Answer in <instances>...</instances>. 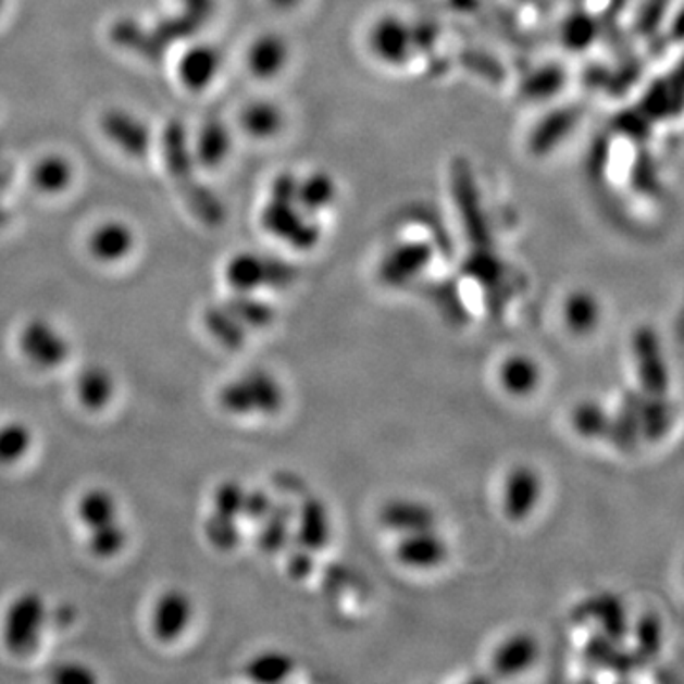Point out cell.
<instances>
[{"instance_id": "obj_46", "label": "cell", "mask_w": 684, "mask_h": 684, "mask_svg": "<svg viewBox=\"0 0 684 684\" xmlns=\"http://www.w3.org/2000/svg\"><path fill=\"white\" fill-rule=\"evenodd\" d=\"M52 681L58 684H90L96 683V675L84 663L67 662L53 670Z\"/></svg>"}, {"instance_id": "obj_36", "label": "cell", "mask_w": 684, "mask_h": 684, "mask_svg": "<svg viewBox=\"0 0 684 684\" xmlns=\"http://www.w3.org/2000/svg\"><path fill=\"white\" fill-rule=\"evenodd\" d=\"M641 436L656 442L666 436L671 424V403L668 396H655L643 391L639 406Z\"/></svg>"}, {"instance_id": "obj_5", "label": "cell", "mask_w": 684, "mask_h": 684, "mask_svg": "<svg viewBox=\"0 0 684 684\" xmlns=\"http://www.w3.org/2000/svg\"><path fill=\"white\" fill-rule=\"evenodd\" d=\"M299 278L297 266L278 257L263 256L256 251H240L225 264V282L231 291L257 294L264 287L284 289Z\"/></svg>"}, {"instance_id": "obj_37", "label": "cell", "mask_w": 684, "mask_h": 684, "mask_svg": "<svg viewBox=\"0 0 684 684\" xmlns=\"http://www.w3.org/2000/svg\"><path fill=\"white\" fill-rule=\"evenodd\" d=\"M294 668L291 656L279 650H266L249 660L246 666V675L256 683L276 684L286 681L294 673Z\"/></svg>"}, {"instance_id": "obj_19", "label": "cell", "mask_w": 684, "mask_h": 684, "mask_svg": "<svg viewBox=\"0 0 684 684\" xmlns=\"http://www.w3.org/2000/svg\"><path fill=\"white\" fill-rule=\"evenodd\" d=\"M75 396L78 403L90 413H101L116 396V378L103 363H88L76 375Z\"/></svg>"}, {"instance_id": "obj_33", "label": "cell", "mask_w": 684, "mask_h": 684, "mask_svg": "<svg viewBox=\"0 0 684 684\" xmlns=\"http://www.w3.org/2000/svg\"><path fill=\"white\" fill-rule=\"evenodd\" d=\"M203 327L211 339L228 350H238L248 337V329L228 312L225 304H211L203 310Z\"/></svg>"}, {"instance_id": "obj_2", "label": "cell", "mask_w": 684, "mask_h": 684, "mask_svg": "<svg viewBox=\"0 0 684 684\" xmlns=\"http://www.w3.org/2000/svg\"><path fill=\"white\" fill-rule=\"evenodd\" d=\"M217 403L233 416H274L286 403V394L272 373L251 369L221 386Z\"/></svg>"}, {"instance_id": "obj_17", "label": "cell", "mask_w": 684, "mask_h": 684, "mask_svg": "<svg viewBox=\"0 0 684 684\" xmlns=\"http://www.w3.org/2000/svg\"><path fill=\"white\" fill-rule=\"evenodd\" d=\"M542 497V477L534 468L519 464L505 482V513L510 521L521 523L536 510Z\"/></svg>"}, {"instance_id": "obj_16", "label": "cell", "mask_w": 684, "mask_h": 684, "mask_svg": "<svg viewBox=\"0 0 684 684\" xmlns=\"http://www.w3.org/2000/svg\"><path fill=\"white\" fill-rule=\"evenodd\" d=\"M221 69H223L221 50L215 45L202 42V45L190 46L187 52L181 55L177 63V78L185 90L202 94L217 80Z\"/></svg>"}, {"instance_id": "obj_23", "label": "cell", "mask_w": 684, "mask_h": 684, "mask_svg": "<svg viewBox=\"0 0 684 684\" xmlns=\"http://www.w3.org/2000/svg\"><path fill=\"white\" fill-rule=\"evenodd\" d=\"M378 519L384 528L398 534L436 528V512L424 502L411 498H394L381 508Z\"/></svg>"}, {"instance_id": "obj_28", "label": "cell", "mask_w": 684, "mask_h": 684, "mask_svg": "<svg viewBox=\"0 0 684 684\" xmlns=\"http://www.w3.org/2000/svg\"><path fill=\"white\" fill-rule=\"evenodd\" d=\"M190 149H192L196 166L206 167V170L223 166L233 151L231 129L226 128L225 122H206Z\"/></svg>"}, {"instance_id": "obj_26", "label": "cell", "mask_w": 684, "mask_h": 684, "mask_svg": "<svg viewBox=\"0 0 684 684\" xmlns=\"http://www.w3.org/2000/svg\"><path fill=\"white\" fill-rule=\"evenodd\" d=\"M240 128L249 139L271 141L286 128V113L274 101L256 99L241 107Z\"/></svg>"}, {"instance_id": "obj_35", "label": "cell", "mask_w": 684, "mask_h": 684, "mask_svg": "<svg viewBox=\"0 0 684 684\" xmlns=\"http://www.w3.org/2000/svg\"><path fill=\"white\" fill-rule=\"evenodd\" d=\"M33 430L23 421L0 424V467L10 468L27 459L33 449Z\"/></svg>"}, {"instance_id": "obj_39", "label": "cell", "mask_w": 684, "mask_h": 684, "mask_svg": "<svg viewBox=\"0 0 684 684\" xmlns=\"http://www.w3.org/2000/svg\"><path fill=\"white\" fill-rule=\"evenodd\" d=\"M599 30L601 27L594 15L584 10H576L564 17L561 25V38H563V45L572 52H584L594 46L599 37Z\"/></svg>"}, {"instance_id": "obj_47", "label": "cell", "mask_w": 684, "mask_h": 684, "mask_svg": "<svg viewBox=\"0 0 684 684\" xmlns=\"http://www.w3.org/2000/svg\"><path fill=\"white\" fill-rule=\"evenodd\" d=\"M314 571V556L309 549L297 548L291 549V554L287 557V572L294 580L309 579L310 572Z\"/></svg>"}, {"instance_id": "obj_41", "label": "cell", "mask_w": 684, "mask_h": 684, "mask_svg": "<svg viewBox=\"0 0 684 684\" xmlns=\"http://www.w3.org/2000/svg\"><path fill=\"white\" fill-rule=\"evenodd\" d=\"M238 521L240 519L211 512L210 518L203 523V534H206V540L210 542L211 548L219 551H233L238 548L241 540Z\"/></svg>"}, {"instance_id": "obj_45", "label": "cell", "mask_w": 684, "mask_h": 684, "mask_svg": "<svg viewBox=\"0 0 684 684\" xmlns=\"http://www.w3.org/2000/svg\"><path fill=\"white\" fill-rule=\"evenodd\" d=\"M274 506L271 495L263 489L246 490L241 518L248 519L251 523H261Z\"/></svg>"}, {"instance_id": "obj_20", "label": "cell", "mask_w": 684, "mask_h": 684, "mask_svg": "<svg viewBox=\"0 0 684 684\" xmlns=\"http://www.w3.org/2000/svg\"><path fill=\"white\" fill-rule=\"evenodd\" d=\"M576 617L580 620L592 618L599 624V632L605 633L610 639L624 643L625 637L630 635V620L625 612L624 602L620 601V597L612 594H599L589 597L576 609Z\"/></svg>"}, {"instance_id": "obj_13", "label": "cell", "mask_w": 684, "mask_h": 684, "mask_svg": "<svg viewBox=\"0 0 684 684\" xmlns=\"http://www.w3.org/2000/svg\"><path fill=\"white\" fill-rule=\"evenodd\" d=\"M289 61H291V46L284 35L274 30L257 35L246 52L249 75L261 83L278 78L289 67Z\"/></svg>"}, {"instance_id": "obj_8", "label": "cell", "mask_w": 684, "mask_h": 684, "mask_svg": "<svg viewBox=\"0 0 684 684\" xmlns=\"http://www.w3.org/2000/svg\"><path fill=\"white\" fill-rule=\"evenodd\" d=\"M368 48L384 67L411 65L416 55L413 22L399 14L378 15L369 27Z\"/></svg>"}, {"instance_id": "obj_24", "label": "cell", "mask_w": 684, "mask_h": 684, "mask_svg": "<svg viewBox=\"0 0 684 684\" xmlns=\"http://www.w3.org/2000/svg\"><path fill=\"white\" fill-rule=\"evenodd\" d=\"M538 656H540V647L533 635L513 633L498 645L490 663L498 677L510 679L528 670L538 660Z\"/></svg>"}, {"instance_id": "obj_43", "label": "cell", "mask_w": 684, "mask_h": 684, "mask_svg": "<svg viewBox=\"0 0 684 684\" xmlns=\"http://www.w3.org/2000/svg\"><path fill=\"white\" fill-rule=\"evenodd\" d=\"M246 490L248 489L241 483L234 482V480H226V482L221 483L213 493V512L241 519Z\"/></svg>"}, {"instance_id": "obj_10", "label": "cell", "mask_w": 684, "mask_h": 684, "mask_svg": "<svg viewBox=\"0 0 684 684\" xmlns=\"http://www.w3.org/2000/svg\"><path fill=\"white\" fill-rule=\"evenodd\" d=\"M196 609L192 597L179 587H170L157 597L151 610V632L160 643L172 645L192 625Z\"/></svg>"}, {"instance_id": "obj_29", "label": "cell", "mask_w": 684, "mask_h": 684, "mask_svg": "<svg viewBox=\"0 0 684 684\" xmlns=\"http://www.w3.org/2000/svg\"><path fill=\"white\" fill-rule=\"evenodd\" d=\"M498 381L513 398L531 396L542 383V369L538 361L526 353H513L506 358L498 371Z\"/></svg>"}, {"instance_id": "obj_3", "label": "cell", "mask_w": 684, "mask_h": 684, "mask_svg": "<svg viewBox=\"0 0 684 684\" xmlns=\"http://www.w3.org/2000/svg\"><path fill=\"white\" fill-rule=\"evenodd\" d=\"M50 610L38 592H23L2 617V643L14 658H30L42 645Z\"/></svg>"}, {"instance_id": "obj_25", "label": "cell", "mask_w": 684, "mask_h": 684, "mask_svg": "<svg viewBox=\"0 0 684 684\" xmlns=\"http://www.w3.org/2000/svg\"><path fill=\"white\" fill-rule=\"evenodd\" d=\"M584 656L587 662L601 668V670L614 671L618 675L627 677L633 671L639 670L645 663L641 662L635 650H625L622 643L610 639L605 633L597 632L589 637L584 647Z\"/></svg>"}, {"instance_id": "obj_21", "label": "cell", "mask_w": 684, "mask_h": 684, "mask_svg": "<svg viewBox=\"0 0 684 684\" xmlns=\"http://www.w3.org/2000/svg\"><path fill=\"white\" fill-rule=\"evenodd\" d=\"M295 544L309 551H322L332 538V521L327 506L320 498L302 500L295 512Z\"/></svg>"}, {"instance_id": "obj_32", "label": "cell", "mask_w": 684, "mask_h": 684, "mask_svg": "<svg viewBox=\"0 0 684 684\" xmlns=\"http://www.w3.org/2000/svg\"><path fill=\"white\" fill-rule=\"evenodd\" d=\"M601 302L597 299V295L587 289H576L564 299V324L576 335L595 332L601 322Z\"/></svg>"}, {"instance_id": "obj_7", "label": "cell", "mask_w": 684, "mask_h": 684, "mask_svg": "<svg viewBox=\"0 0 684 684\" xmlns=\"http://www.w3.org/2000/svg\"><path fill=\"white\" fill-rule=\"evenodd\" d=\"M17 350L30 368L55 371L71 358V343L58 325L46 318H30L17 335Z\"/></svg>"}, {"instance_id": "obj_44", "label": "cell", "mask_w": 684, "mask_h": 684, "mask_svg": "<svg viewBox=\"0 0 684 684\" xmlns=\"http://www.w3.org/2000/svg\"><path fill=\"white\" fill-rule=\"evenodd\" d=\"M673 0H645L637 17V33L643 37L655 35L662 25Z\"/></svg>"}, {"instance_id": "obj_14", "label": "cell", "mask_w": 684, "mask_h": 684, "mask_svg": "<svg viewBox=\"0 0 684 684\" xmlns=\"http://www.w3.org/2000/svg\"><path fill=\"white\" fill-rule=\"evenodd\" d=\"M137 246V236L134 228L119 221L109 219L91 228L86 240V248L91 259L101 264H119L126 261Z\"/></svg>"}, {"instance_id": "obj_12", "label": "cell", "mask_w": 684, "mask_h": 684, "mask_svg": "<svg viewBox=\"0 0 684 684\" xmlns=\"http://www.w3.org/2000/svg\"><path fill=\"white\" fill-rule=\"evenodd\" d=\"M434 259V246L424 240L401 241L386 253L378 264V278L384 286H406L416 278Z\"/></svg>"}, {"instance_id": "obj_40", "label": "cell", "mask_w": 684, "mask_h": 684, "mask_svg": "<svg viewBox=\"0 0 684 684\" xmlns=\"http://www.w3.org/2000/svg\"><path fill=\"white\" fill-rule=\"evenodd\" d=\"M630 633L635 639V652L641 658V662H652L662 652L663 647V625L662 620L655 612H647L633 624Z\"/></svg>"}, {"instance_id": "obj_49", "label": "cell", "mask_w": 684, "mask_h": 684, "mask_svg": "<svg viewBox=\"0 0 684 684\" xmlns=\"http://www.w3.org/2000/svg\"><path fill=\"white\" fill-rule=\"evenodd\" d=\"M4 8H7V0H0V14L4 12Z\"/></svg>"}, {"instance_id": "obj_9", "label": "cell", "mask_w": 684, "mask_h": 684, "mask_svg": "<svg viewBox=\"0 0 684 684\" xmlns=\"http://www.w3.org/2000/svg\"><path fill=\"white\" fill-rule=\"evenodd\" d=\"M632 356L641 390L655 396L668 394L670 369L663 356L662 339L652 325H639L633 332Z\"/></svg>"}, {"instance_id": "obj_22", "label": "cell", "mask_w": 684, "mask_h": 684, "mask_svg": "<svg viewBox=\"0 0 684 684\" xmlns=\"http://www.w3.org/2000/svg\"><path fill=\"white\" fill-rule=\"evenodd\" d=\"M641 388H630L622 394L617 413L610 414L609 430L605 442L614 445L618 451H633L641 439L639 406Z\"/></svg>"}, {"instance_id": "obj_48", "label": "cell", "mask_w": 684, "mask_h": 684, "mask_svg": "<svg viewBox=\"0 0 684 684\" xmlns=\"http://www.w3.org/2000/svg\"><path fill=\"white\" fill-rule=\"evenodd\" d=\"M266 2L278 12H291L301 4L302 0H266Z\"/></svg>"}, {"instance_id": "obj_27", "label": "cell", "mask_w": 684, "mask_h": 684, "mask_svg": "<svg viewBox=\"0 0 684 684\" xmlns=\"http://www.w3.org/2000/svg\"><path fill=\"white\" fill-rule=\"evenodd\" d=\"M337 196H339V187L332 173L316 170L307 175H299L295 202L299 203V208L307 211L309 215L320 217L332 208Z\"/></svg>"}, {"instance_id": "obj_1", "label": "cell", "mask_w": 684, "mask_h": 684, "mask_svg": "<svg viewBox=\"0 0 684 684\" xmlns=\"http://www.w3.org/2000/svg\"><path fill=\"white\" fill-rule=\"evenodd\" d=\"M76 515L86 528V544L96 559H114L128 546V526L122 521L113 490L103 487L84 490L76 502Z\"/></svg>"}, {"instance_id": "obj_34", "label": "cell", "mask_w": 684, "mask_h": 684, "mask_svg": "<svg viewBox=\"0 0 684 684\" xmlns=\"http://www.w3.org/2000/svg\"><path fill=\"white\" fill-rule=\"evenodd\" d=\"M223 304L248 332L249 329H264L274 324V318H276L274 307L259 299L256 294L233 291Z\"/></svg>"}, {"instance_id": "obj_30", "label": "cell", "mask_w": 684, "mask_h": 684, "mask_svg": "<svg viewBox=\"0 0 684 684\" xmlns=\"http://www.w3.org/2000/svg\"><path fill=\"white\" fill-rule=\"evenodd\" d=\"M75 166L63 154H45L30 170L33 187L42 195H61L65 192L75 181Z\"/></svg>"}, {"instance_id": "obj_11", "label": "cell", "mask_w": 684, "mask_h": 684, "mask_svg": "<svg viewBox=\"0 0 684 684\" xmlns=\"http://www.w3.org/2000/svg\"><path fill=\"white\" fill-rule=\"evenodd\" d=\"M103 136L129 159L144 160L151 152V129L139 116L124 109H109L99 119Z\"/></svg>"}, {"instance_id": "obj_15", "label": "cell", "mask_w": 684, "mask_h": 684, "mask_svg": "<svg viewBox=\"0 0 684 684\" xmlns=\"http://www.w3.org/2000/svg\"><path fill=\"white\" fill-rule=\"evenodd\" d=\"M449 556V546L436 528L419 531V533L401 534L396 557L399 563L413 571H434L445 563Z\"/></svg>"}, {"instance_id": "obj_42", "label": "cell", "mask_w": 684, "mask_h": 684, "mask_svg": "<svg viewBox=\"0 0 684 684\" xmlns=\"http://www.w3.org/2000/svg\"><path fill=\"white\" fill-rule=\"evenodd\" d=\"M564 71L557 65H544V67L536 69L531 75L526 76L525 83H523V94L526 98L533 99V101H544V99H551L559 94V90L564 86Z\"/></svg>"}, {"instance_id": "obj_6", "label": "cell", "mask_w": 684, "mask_h": 684, "mask_svg": "<svg viewBox=\"0 0 684 684\" xmlns=\"http://www.w3.org/2000/svg\"><path fill=\"white\" fill-rule=\"evenodd\" d=\"M261 226L295 251H312L322 241L320 217L309 215L295 200L269 196L261 210Z\"/></svg>"}, {"instance_id": "obj_38", "label": "cell", "mask_w": 684, "mask_h": 684, "mask_svg": "<svg viewBox=\"0 0 684 684\" xmlns=\"http://www.w3.org/2000/svg\"><path fill=\"white\" fill-rule=\"evenodd\" d=\"M610 413L594 399H584L572 407L571 426L582 439H605Z\"/></svg>"}, {"instance_id": "obj_4", "label": "cell", "mask_w": 684, "mask_h": 684, "mask_svg": "<svg viewBox=\"0 0 684 684\" xmlns=\"http://www.w3.org/2000/svg\"><path fill=\"white\" fill-rule=\"evenodd\" d=\"M185 137H187L185 129L181 128L177 122L167 126L166 134H164V154H166L167 167L172 170L175 181L185 187L188 206L192 208L195 215H198L208 225H219L225 217V211L215 196L200 185L192 183L196 162L195 157H192V149Z\"/></svg>"}, {"instance_id": "obj_18", "label": "cell", "mask_w": 684, "mask_h": 684, "mask_svg": "<svg viewBox=\"0 0 684 684\" xmlns=\"http://www.w3.org/2000/svg\"><path fill=\"white\" fill-rule=\"evenodd\" d=\"M580 119L579 105L563 107L546 114L528 136V152L533 157H548L579 128Z\"/></svg>"}, {"instance_id": "obj_31", "label": "cell", "mask_w": 684, "mask_h": 684, "mask_svg": "<svg viewBox=\"0 0 684 684\" xmlns=\"http://www.w3.org/2000/svg\"><path fill=\"white\" fill-rule=\"evenodd\" d=\"M295 512L291 506H272L269 515L259 523V534H257V546L269 556H276L284 551L291 538V526H294Z\"/></svg>"}]
</instances>
